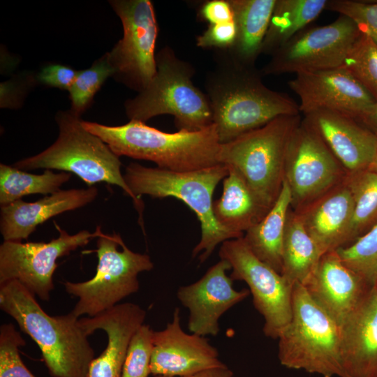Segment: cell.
<instances>
[{"mask_svg": "<svg viewBox=\"0 0 377 377\" xmlns=\"http://www.w3.org/2000/svg\"><path fill=\"white\" fill-rule=\"evenodd\" d=\"M260 71L237 64L221 54L207 76L208 98L221 144L230 142L283 115L300 114L288 95L268 88Z\"/></svg>", "mask_w": 377, "mask_h": 377, "instance_id": "obj_1", "label": "cell"}, {"mask_svg": "<svg viewBox=\"0 0 377 377\" xmlns=\"http://www.w3.org/2000/svg\"><path fill=\"white\" fill-rule=\"evenodd\" d=\"M35 297L16 280L0 285V309L37 343L50 374L89 377L94 350L79 324L80 318L72 311L51 316Z\"/></svg>", "mask_w": 377, "mask_h": 377, "instance_id": "obj_2", "label": "cell"}, {"mask_svg": "<svg viewBox=\"0 0 377 377\" xmlns=\"http://www.w3.org/2000/svg\"><path fill=\"white\" fill-rule=\"evenodd\" d=\"M82 124L118 156L149 161L159 168L188 172L219 163L221 143L214 124L199 131L175 133L164 132L135 120L115 126L83 120Z\"/></svg>", "mask_w": 377, "mask_h": 377, "instance_id": "obj_3", "label": "cell"}, {"mask_svg": "<svg viewBox=\"0 0 377 377\" xmlns=\"http://www.w3.org/2000/svg\"><path fill=\"white\" fill-rule=\"evenodd\" d=\"M228 175V167L221 163L197 170L175 172L132 162L126 167L124 178L135 198L140 221H143L142 195L160 199L174 197L194 212L200 222L202 235L192 256H198L203 263L219 244L237 239L219 224L213 212L214 190Z\"/></svg>", "mask_w": 377, "mask_h": 377, "instance_id": "obj_4", "label": "cell"}, {"mask_svg": "<svg viewBox=\"0 0 377 377\" xmlns=\"http://www.w3.org/2000/svg\"><path fill=\"white\" fill-rule=\"evenodd\" d=\"M301 121L300 114L280 116L220 145L219 163L236 172L267 211L281 191L288 145Z\"/></svg>", "mask_w": 377, "mask_h": 377, "instance_id": "obj_5", "label": "cell"}, {"mask_svg": "<svg viewBox=\"0 0 377 377\" xmlns=\"http://www.w3.org/2000/svg\"><path fill=\"white\" fill-rule=\"evenodd\" d=\"M292 312L277 339L280 364L321 377H343L341 326L300 283L293 287Z\"/></svg>", "mask_w": 377, "mask_h": 377, "instance_id": "obj_6", "label": "cell"}, {"mask_svg": "<svg viewBox=\"0 0 377 377\" xmlns=\"http://www.w3.org/2000/svg\"><path fill=\"white\" fill-rule=\"evenodd\" d=\"M156 73L149 85L125 103L130 120L145 122L158 115L170 114L178 131H195L213 124L206 94L191 80L193 68L170 47L156 55Z\"/></svg>", "mask_w": 377, "mask_h": 377, "instance_id": "obj_7", "label": "cell"}, {"mask_svg": "<svg viewBox=\"0 0 377 377\" xmlns=\"http://www.w3.org/2000/svg\"><path fill=\"white\" fill-rule=\"evenodd\" d=\"M59 128L56 141L42 152L21 159L13 166L22 170L39 168L72 172L89 186L105 182L119 186L136 200L121 172V162L100 138L86 130L82 119L70 110L55 116Z\"/></svg>", "mask_w": 377, "mask_h": 377, "instance_id": "obj_8", "label": "cell"}, {"mask_svg": "<svg viewBox=\"0 0 377 377\" xmlns=\"http://www.w3.org/2000/svg\"><path fill=\"white\" fill-rule=\"evenodd\" d=\"M96 238L98 261L94 276L83 282L64 283L66 291L78 298L71 311L78 318L94 317L138 292V274L154 267L147 254L131 251L119 234L102 232Z\"/></svg>", "mask_w": 377, "mask_h": 377, "instance_id": "obj_9", "label": "cell"}, {"mask_svg": "<svg viewBox=\"0 0 377 377\" xmlns=\"http://www.w3.org/2000/svg\"><path fill=\"white\" fill-rule=\"evenodd\" d=\"M109 2L120 18L124 30L122 38L107 53L114 71L113 77L140 92L156 73L158 24L152 3L149 0Z\"/></svg>", "mask_w": 377, "mask_h": 377, "instance_id": "obj_10", "label": "cell"}, {"mask_svg": "<svg viewBox=\"0 0 377 377\" xmlns=\"http://www.w3.org/2000/svg\"><path fill=\"white\" fill-rule=\"evenodd\" d=\"M348 175L319 134L304 119L289 141L284 180L291 209L299 212L343 182Z\"/></svg>", "mask_w": 377, "mask_h": 377, "instance_id": "obj_11", "label": "cell"}, {"mask_svg": "<svg viewBox=\"0 0 377 377\" xmlns=\"http://www.w3.org/2000/svg\"><path fill=\"white\" fill-rule=\"evenodd\" d=\"M360 34L356 24L341 15L330 24L307 27L276 50L260 72L297 74L341 66Z\"/></svg>", "mask_w": 377, "mask_h": 377, "instance_id": "obj_12", "label": "cell"}, {"mask_svg": "<svg viewBox=\"0 0 377 377\" xmlns=\"http://www.w3.org/2000/svg\"><path fill=\"white\" fill-rule=\"evenodd\" d=\"M219 255L230 263V277L248 285L254 307L264 318L265 335L277 339L292 317L294 286L258 258L243 237L223 242Z\"/></svg>", "mask_w": 377, "mask_h": 377, "instance_id": "obj_13", "label": "cell"}, {"mask_svg": "<svg viewBox=\"0 0 377 377\" xmlns=\"http://www.w3.org/2000/svg\"><path fill=\"white\" fill-rule=\"evenodd\" d=\"M59 236L49 242L3 241L0 245V285L12 280L22 283L35 296L48 302L54 289L57 260L87 245L103 232L84 230L70 235L54 223Z\"/></svg>", "mask_w": 377, "mask_h": 377, "instance_id": "obj_14", "label": "cell"}, {"mask_svg": "<svg viewBox=\"0 0 377 377\" xmlns=\"http://www.w3.org/2000/svg\"><path fill=\"white\" fill-rule=\"evenodd\" d=\"M289 88L299 97L304 115L329 111L361 118L376 100L344 66L296 74L288 81Z\"/></svg>", "mask_w": 377, "mask_h": 377, "instance_id": "obj_15", "label": "cell"}, {"mask_svg": "<svg viewBox=\"0 0 377 377\" xmlns=\"http://www.w3.org/2000/svg\"><path fill=\"white\" fill-rule=\"evenodd\" d=\"M230 269V263L221 259L198 281L178 289V300L189 311L188 328L193 334L216 336L221 316L250 294L249 290L234 288L226 273Z\"/></svg>", "mask_w": 377, "mask_h": 377, "instance_id": "obj_16", "label": "cell"}, {"mask_svg": "<svg viewBox=\"0 0 377 377\" xmlns=\"http://www.w3.org/2000/svg\"><path fill=\"white\" fill-rule=\"evenodd\" d=\"M153 345L150 369L154 376L184 377L225 365L207 339L182 329L179 308L165 329L154 331Z\"/></svg>", "mask_w": 377, "mask_h": 377, "instance_id": "obj_17", "label": "cell"}, {"mask_svg": "<svg viewBox=\"0 0 377 377\" xmlns=\"http://www.w3.org/2000/svg\"><path fill=\"white\" fill-rule=\"evenodd\" d=\"M303 286L311 299L339 326L373 288L342 262L337 251L322 256Z\"/></svg>", "mask_w": 377, "mask_h": 377, "instance_id": "obj_18", "label": "cell"}, {"mask_svg": "<svg viewBox=\"0 0 377 377\" xmlns=\"http://www.w3.org/2000/svg\"><path fill=\"white\" fill-rule=\"evenodd\" d=\"M321 137L348 173L373 169L377 161V135L357 119L329 111L303 118Z\"/></svg>", "mask_w": 377, "mask_h": 377, "instance_id": "obj_19", "label": "cell"}, {"mask_svg": "<svg viewBox=\"0 0 377 377\" xmlns=\"http://www.w3.org/2000/svg\"><path fill=\"white\" fill-rule=\"evenodd\" d=\"M146 311L139 305L126 302L94 317L82 318L79 324L88 336L103 330L108 336L105 350L91 362L89 377H121L130 341L144 324Z\"/></svg>", "mask_w": 377, "mask_h": 377, "instance_id": "obj_20", "label": "cell"}, {"mask_svg": "<svg viewBox=\"0 0 377 377\" xmlns=\"http://www.w3.org/2000/svg\"><path fill=\"white\" fill-rule=\"evenodd\" d=\"M95 186L60 190L40 200L27 202L22 199L1 206L0 231L3 241L22 242L36 227L49 219L84 207L98 195Z\"/></svg>", "mask_w": 377, "mask_h": 377, "instance_id": "obj_21", "label": "cell"}, {"mask_svg": "<svg viewBox=\"0 0 377 377\" xmlns=\"http://www.w3.org/2000/svg\"><path fill=\"white\" fill-rule=\"evenodd\" d=\"M353 207L346 177L343 182L295 212L323 255L347 246Z\"/></svg>", "mask_w": 377, "mask_h": 377, "instance_id": "obj_22", "label": "cell"}, {"mask_svg": "<svg viewBox=\"0 0 377 377\" xmlns=\"http://www.w3.org/2000/svg\"><path fill=\"white\" fill-rule=\"evenodd\" d=\"M343 377H377V289L341 326Z\"/></svg>", "mask_w": 377, "mask_h": 377, "instance_id": "obj_23", "label": "cell"}, {"mask_svg": "<svg viewBox=\"0 0 377 377\" xmlns=\"http://www.w3.org/2000/svg\"><path fill=\"white\" fill-rule=\"evenodd\" d=\"M237 27L233 45L221 51L230 61L254 67L265 39L276 0H229Z\"/></svg>", "mask_w": 377, "mask_h": 377, "instance_id": "obj_24", "label": "cell"}, {"mask_svg": "<svg viewBox=\"0 0 377 377\" xmlns=\"http://www.w3.org/2000/svg\"><path fill=\"white\" fill-rule=\"evenodd\" d=\"M223 182L222 195L213 202L214 215L221 227L239 238L269 211L233 170L228 168V175Z\"/></svg>", "mask_w": 377, "mask_h": 377, "instance_id": "obj_25", "label": "cell"}, {"mask_svg": "<svg viewBox=\"0 0 377 377\" xmlns=\"http://www.w3.org/2000/svg\"><path fill=\"white\" fill-rule=\"evenodd\" d=\"M290 209L291 194L284 180L272 207L243 236L253 253L280 274L282 271V244L287 216Z\"/></svg>", "mask_w": 377, "mask_h": 377, "instance_id": "obj_26", "label": "cell"}, {"mask_svg": "<svg viewBox=\"0 0 377 377\" xmlns=\"http://www.w3.org/2000/svg\"><path fill=\"white\" fill-rule=\"evenodd\" d=\"M323 253L307 232L299 214L290 209L282 244L281 275L292 286L304 285Z\"/></svg>", "mask_w": 377, "mask_h": 377, "instance_id": "obj_27", "label": "cell"}, {"mask_svg": "<svg viewBox=\"0 0 377 377\" xmlns=\"http://www.w3.org/2000/svg\"><path fill=\"white\" fill-rule=\"evenodd\" d=\"M327 3V0H276L261 54L272 55L318 17Z\"/></svg>", "mask_w": 377, "mask_h": 377, "instance_id": "obj_28", "label": "cell"}, {"mask_svg": "<svg viewBox=\"0 0 377 377\" xmlns=\"http://www.w3.org/2000/svg\"><path fill=\"white\" fill-rule=\"evenodd\" d=\"M71 177V173H55L45 170L43 174L27 172L14 166L0 164V205L4 206L31 194H52Z\"/></svg>", "mask_w": 377, "mask_h": 377, "instance_id": "obj_29", "label": "cell"}, {"mask_svg": "<svg viewBox=\"0 0 377 377\" xmlns=\"http://www.w3.org/2000/svg\"><path fill=\"white\" fill-rule=\"evenodd\" d=\"M347 180L354 202L349 246L377 223V172L369 169L348 173Z\"/></svg>", "mask_w": 377, "mask_h": 377, "instance_id": "obj_30", "label": "cell"}, {"mask_svg": "<svg viewBox=\"0 0 377 377\" xmlns=\"http://www.w3.org/2000/svg\"><path fill=\"white\" fill-rule=\"evenodd\" d=\"M337 252L342 262L374 287L377 281V223L349 246Z\"/></svg>", "mask_w": 377, "mask_h": 377, "instance_id": "obj_31", "label": "cell"}, {"mask_svg": "<svg viewBox=\"0 0 377 377\" xmlns=\"http://www.w3.org/2000/svg\"><path fill=\"white\" fill-rule=\"evenodd\" d=\"M114 71L111 66L107 53L96 60L89 68L79 71L78 74L68 89L73 114L80 117L91 104L95 94L108 77Z\"/></svg>", "mask_w": 377, "mask_h": 377, "instance_id": "obj_32", "label": "cell"}, {"mask_svg": "<svg viewBox=\"0 0 377 377\" xmlns=\"http://www.w3.org/2000/svg\"><path fill=\"white\" fill-rule=\"evenodd\" d=\"M377 102V43L361 33L343 62Z\"/></svg>", "mask_w": 377, "mask_h": 377, "instance_id": "obj_33", "label": "cell"}, {"mask_svg": "<svg viewBox=\"0 0 377 377\" xmlns=\"http://www.w3.org/2000/svg\"><path fill=\"white\" fill-rule=\"evenodd\" d=\"M153 334L154 330L145 324L135 332L128 347L121 377H147L151 374Z\"/></svg>", "mask_w": 377, "mask_h": 377, "instance_id": "obj_34", "label": "cell"}, {"mask_svg": "<svg viewBox=\"0 0 377 377\" xmlns=\"http://www.w3.org/2000/svg\"><path fill=\"white\" fill-rule=\"evenodd\" d=\"M26 342L12 323L0 327V377H35L24 364L20 348Z\"/></svg>", "mask_w": 377, "mask_h": 377, "instance_id": "obj_35", "label": "cell"}, {"mask_svg": "<svg viewBox=\"0 0 377 377\" xmlns=\"http://www.w3.org/2000/svg\"><path fill=\"white\" fill-rule=\"evenodd\" d=\"M325 9L349 17L377 43V1L327 0Z\"/></svg>", "mask_w": 377, "mask_h": 377, "instance_id": "obj_36", "label": "cell"}, {"mask_svg": "<svg viewBox=\"0 0 377 377\" xmlns=\"http://www.w3.org/2000/svg\"><path fill=\"white\" fill-rule=\"evenodd\" d=\"M237 38V27L235 22L209 24L207 29L197 37L198 47L207 49L214 48L219 51L230 49Z\"/></svg>", "mask_w": 377, "mask_h": 377, "instance_id": "obj_37", "label": "cell"}, {"mask_svg": "<svg viewBox=\"0 0 377 377\" xmlns=\"http://www.w3.org/2000/svg\"><path fill=\"white\" fill-rule=\"evenodd\" d=\"M78 71L63 64H50L40 70L37 75V79L38 82L48 87L68 91L74 82Z\"/></svg>", "mask_w": 377, "mask_h": 377, "instance_id": "obj_38", "label": "cell"}, {"mask_svg": "<svg viewBox=\"0 0 377 377\" xmlns=\"http://www.w3.org/2000/svg\"><path fill=\"white\" fill-rule=\"evenodd\" d=\"M198 15L209 24H217L234 20V13L229 0L205 1L200 8Z\"/></svg>", "mask_w": 377, "mask_h": 377, "instance_id": "obj_39", "label": "cell"}, {"mask_svg": "<svg viewBox=\"0 0 377 377\" xmlns=\"http://www.w3.org/2000/svg\"><path fill=\"white\" fill-rule=\"evenodd\" d=\"M233 372L224 365L219 367L210 368L195 374L184 377H232Z\"/></svg>", "mask_w": 377, "mask_h": 377, "instance_id": "obj_40", "label": "cell"}, {"mask_svg": "<svg viewBox=\"0 0 377 377\" xmlns=\"http://www.w3.org/2000/svg\"><path fill=\"white\" fill-rule=\"evenodd\" d=\"M358 121L377 135V102Z\"/></svg>", "mask_w": 377, "mask_h": 377, "instance_id": "obj_41", "label": "cell"}, {"mask_svg": "<svg viewBox=\"0 0 377 377\" xmlns=\"http://www.w3.org/2000/svg\"><path fill=\"white\" fill-rule=\"evenodd\" d=\"M374 170H375L376 172H377V161L374 166V168H373Z\"/></svg>", "mask_w": 377, "mask_h": 377, "instance_id": "obj_42", "label": "cell"}, {"mask_svg": "<svg viewBox=\"0 0 377 377\" xmlns=\"http://www.w3.org/2000/svg\"><path fill=\"white\" fill-rule=\"evenodd\" d=\"M155 377H170V376H155Z\"/></svg>", "mask_w": 377, "mask_h": 377, "instance_id": "obj_43", "label": "cell"}, {"mask_svg": "<svg viewBox=\"0 0 377 377\" xmlns=\"http://www.w3.org/2000/svg\"><path fill=\"white\" fill-rule=\"evenodd\" d=\"M374 286H375V287L376 288V289H377V281H376V284H375Z\"/></svg>", "mask_w": 377, "mask_h": 377, "instance_id": "obj_44", "label": "cell"}]
</instances>
